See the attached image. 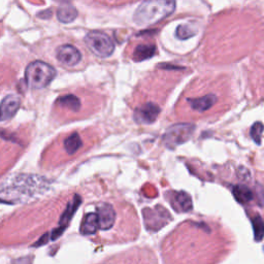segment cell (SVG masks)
I'll list each match as a JSON object with an SVG mask.
<instances>
[{
  "label": "cell",
  "instance_id": "1",
  "mask_svg": "<svg viewBox=\"0 0 264 264\" xmlns=\"http://www.w3.org/2000/svg\"><path fill=\"white\" fill-rule=\"evenodd\" d=\"M43 181V177L27 175H19L13 178H7L1 185L2 201H25L35 194H41L42 190L46 189Z\"/></svg>",
  "mask_w": 264,
  "mask_h": 264
},
{
  "label": "cell",
  "instance_id": "2",
  "mask_svg": "<svg viewBox=\"0 0 264 264\" xmlns=\"http://www.w3.org/2000/svg\"><path fill=\"white\" fill-rule=\"evenodd\" d=\"M176 2L172 0H149L143 1L134 13L133 20L137 25L148 26L160 22L174 13Z\"/></svg>",
  "mask_w": 264,
  "mask_h": 264
},
{
  "label": "cell",
  "instance_id": "3",
  "mask_svg": "<svg viewBox=\"0 0 264 264\" xmlns=\"http://www.w3.org/2000/svg\"><path fill=\"white\" fill-rule=\"evenodd\" d=\"M56 69L44 61L31 62L25 70V80L27 85L32 89L45 88L56 78Z\"/></svg>",
  "mask_w": 264,
  "mask_h": 264
},
{
  "label": "cell",
  "instance_id": "4",
  "mask_svg": "<svg viewBox=\"0 0 264 264\" xmlns=\"http://www.w3.org/2000/svg\"><path fill=\"white\" fill-rule=\"evenodd\" d=\"M85 44L88 49L99 58L110 57L115 51V44L113 40L109 35L102 32H89L85 37Z\"/></svg>",
  "mask_w": 264,
  "mask_h": 264
},
{
  "label": "cell",
  "instance_id": "5",
  "mask_svg": "<svg viewBox=\"0 0 264 264\" xmlns=\"http://www.w3.org/2000/svg\"><path fill=\"white\" fill-rule=\"evenodd\" d=\"M195 126L190 123L176 124L167 128L163 135L164 145L169 149H175L176 147L188 141L193 135Z\"/></svg>",
  "mask_w": 264,
  "mask_h": 264
},
{
  "label": "cell",
  "instance_id": "6",
  "mask_svg": "<svg viewBox=\"0 0 264 264\" xmlns=\"http://www.w3.org/2000/svg\"><path fill=\"white\" fill-rule=\"evenodd\" d=\"M159 114L160 107L157 104L147 102L135 109L133 113V119L138 124H153Z\"/></svg>",
  "mask_w": 264,
  "mask_h": 264
},
{
  "label": "cell",
  "instance_id": "7",
  "mask_svg": "<svg viewBox=\"0 0 264 264\" xmlns=\"http://www.w3.org/2000/svg\"><path fill=\"white\" fill-rule=\"evenodd\" d=\"M56 58L61 64L71 67L76 66L81 61L82 54L76 46L71 44H63L57 49Z\"/></svg>",
  "mask_w": 264,
  "mask_h": 264
},
{
  "label": "cell",
  "instance_id": "8",
  "mask_svg": "<svg viewBox=\"0 0 264 264\" xmlns=\"http://www.w3.org/2000/svg\"><path fill=\"white\" fill-rule=\"evenodd\" d=\"M97 216L99 220V228L101 230H107L115 224L116 220V213L114 208L109 205V203L102 202L97 207Z\"/></svg>",
  "mask_w": 264,
  "mask_h": 264
},
{
  "label": "cell",
  "instance_id": "9",
  "mask_svg": "<svg viewBox=\"0 0 264 264\" xmlns=\"http://www.w3.org/2000/svg\"><path fill=\"white\" fill-rule=\"evenodd\" d=\"M80 205H81V198H80V196L77 195L74 198V200L71 201L69 205L67 206L65 212L62 215L61 219H60V227H58L57 229H55L53 231V233H52V239H53V241H55L56 238H58L60 235L63 233L64 229L67 227L69 221L71 220V218H73V216L75 215V213L78 210Z\"/></svg>",
  "mask_w": 264,
  "mask_h": 264
},
{
  "label": "cell",
  "instance_id": "10",
  "mask_svg": "<svg viewBox=\"0 0 264 264\" xmlns=\"http://www.w3.org/2000/svg\"><path fill=\"white\" fill-rule=\"evenodd\" d=\"M21 104L19 96L15 94H10L5 96L1 101V121L13 118L18 112Z\"/></svg>",
  "mask_w": 264,
  "mask_h": 264
},
{
  "label": "cell",
  "instance_id": "11",
  "mask_svg": "<svg viewBox=\"0 0 264 264\" xmlns=\"http://www.w3.org/2000/svg\"><path fill=\"white\" fill-rule=\"evenodd\" d=\"M187 101L190 104L192 110L201 113L211 109V107L216 103V101H217V96L215 94H208L200 98H195V99L188 98Z\"/></svg>",
  "mask_w": 264,
  "mask_h": 264
},
{
  "label": "cell",
  "instance_id": "12",
  "mask_svg": "<svg viewBox=\"0 0 264 264\" xmlns=\"http://www.w3.org/2000/svg\"><path fill=\"white\" fill-rule=\"evenodd\" d=\"M99 228V220L98 216L95 213L87 214L83 219L81 225V233L84 235L94 234Z\"/></svg>",
  "mask_w": 264,
  "mask_h": 264
},
{
  "label": "cell",
  "instance_id": "13",
  "mask_svg": "<svg viewBox=\"0 0 264 264\" xmlns=\"http://www.w3.org/2000/svg\"><path fill=\"white\" fill-rule=\"evenodd\" d=\"M78 16L77 8L70 3H62L57 9V18L61 23H70L73 22Z\"/></svg>",
  "mask_w": 264,
  "mask_h": 264
},
{
  "label": "cell",
  "instance_id": "14",
  "mask_svg": "<svg viewBox=\"0 0 264 264\" xmlns=\"http://www.w3.org/2000/svg\"><path fill=\"white\" fill-rule=\"evenodd\" d=\"M232 194L234 198L236 199V201L242 203V205H246V203L254 199V194H253V192H252V190L246 185H242V184L233 186Z\"/></svg>",
  "mask_w": 264,
  "mask_h": 264
},
{
  "label": "cell",
  "instance_id": "15",
  "mask_svg": "<svg viewBox=\"0 0 264 264\" xmlns=\"http://www.w3.org/2000/svg\"><path fill=\"white\" fill-rule=\"evenodd\" d=\"M156 53V46L154 44H139L133 53V59L135 61H143L152 58Z\"/></svg>",
  "mask_w": 264,
  "mask_h": 264
},
{
  "label": "cell",
  "instance_id": "16",
  "mask_svg": "<svg viewBox=\"0 0 264 264\" xmlns=\"http://www.w3.org/2000/svg\"><path fill=\"white\" fill-rule=\"evenodd\" d=\"M175 202L173 206L179 212H188L192 209V202L190 196L185 192H177L175 193Z\"/></svg>",
  "mask_w": 264,
  "mask_h": 264
},
{
  "label": "cell",
  "instance_id": "17",
  "mask_svg": "<svg viewBox=\"0 0 264 264\" xmlns=\"http://www.w3.org/2000/svg\"><path fill=\"white\" fill-rule=\"evenodd\" d=\"M56 103L59 106L66 107V109L73 111V112H78L81 107V101L80 99L75 95H65L62 96V97H59L56 100Z\"/></svg>",
  "mask_w": 264,
  "mask_h": 264
},
{
  "label": "cell",
  "instance_id": "18",
  "mask_svg": "<svg viewBox=\"0 0 264 264\" xmlns=\"http://www.w3.org/2000/svg\"><path fill=\"white\" fill-rule=\"evenodd\" d=\"M83 142L80 137V135L75 132V133L70 134L65 140H64V149L66 150L67 154L74 155L79 151V149L82 147Z\"/></svg>",
  "mask_w": 264,
  "mask_h": 264
},
{
  "label": "cell",
  "instance_id": "19",
  "mask_svg": "<svg viewBox=\"0 0 264 264\" xmlns=\"http://www.w3.org/2000/svg\"><path fill=\"white\" fill-rule=\"evenodd\" d=\"M252 225H253L254 229V236L255 241L260 242L264 237V222L260 216H255L252 218Z\"/></svg>",
  "mask_w": 264,
  "mask_h": 264
},
{
  "label": "cell",
  "instance_id": "20",
  "mask_svg": "<svg viewBox=\"0 0 264 264\" xmlns=\"http://www.w3.org/2000/svg\"><path fill=\"white\" fill-rule=\"evenodd\" d=\"M196 34V30L190 25H179L176 30V37L178 40L186 41Z\"/></svg>",
  "mask_w": 264,
  "mask_h": 264
},
{
  "label": "cell",
  "instance_id": "21",
  "mask_svg": "<svg viewBox=\"0 0 264 264\" xmlns=\"http://www.w3.org/2000/svg\"><path fill=\"white\" fill-rule=\"evenodd\" d=\"M264 131V125L261 122H255L253 126L251 127V137L253 138L256 145H260L261 143V136Z\"/></svg>",
  "mask_w": 264,
  "mask_h": 264
},
{
  "label": "cell",
  "instance_id": "22",
  "mask_svg": "<svg viewBox=\"0 0 264 264\" xmlns=\"http://www.w3.org/2000/svg\"><path fill=\"white\" fill-rule=\"evenodd\" d=\"M256 197H257L258 205L263 207L264 206V189L259 184L256 185Z\"/></svg>",
  "mask_w": 264,
  "mask_h": 264
},
{
  "label": "cell",
  "instance_id": "23",
  "mask_svg": "<svg viewBox=\"0 0 264 264\" xmlns=\"http://www.w3.org/2000/svg\"><path fill=\"white\" fill-rule=\"evenodd\" d=\"M46 242H47V234H44V235L43 236V238H41L40 241H39L37 244L34 245V247H40V246H42V245H45Z\"/></svg>",
  "mask_w": 264,
  "mask_h": 264
}]
</instances>
